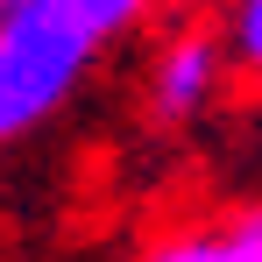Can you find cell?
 Listing matches in <instances>:
<instances>
[{
  "label": "cell",
  "instance_id": "6",
  "mask_svg": "<svg viewBox=\"0 0 262 262\" xmlns=\"http://www.w3.org/2000/svg\"><path fill=\"white\" fill-rule=\"evenodd\" d=\"M14 7H29V0H0V14H14Z\"/></svg>",
  "mask_w": 262,
  "mask_h": 262
},
{
  "label": "cell",
  "instance_id": "1",
  "mask_svg": "<svg viewBox=\"0 0 262 262\" xmlns=\"http://www.w3.org/2000/svg\"><path fill=\"white\" fill-rule=\"evenodd\" d=\"M92 57L99 43L57 0H29V7L0 14V142H21L50 114H64L71 92L85 85Z\"/></svg>",
  "mask_w": 262,
  "mask_h": 262
},
{
  "label": "cell",
  "instance_id": "4",
  "mask_svg": "<svg viewBox=\"0 0 262 262\" xmlns=\"http://www.w3.org/2000/svg\"><path fill=\"white\" fill-rule=\"evenodd\" d=\"M57 7H64V14L85 29L92 43H114V36H128V29L149 14V7H156V0H57Z\"/></svg>",
  "mask_w": 262,
  "mask_h": 262
},
{
  "label": "cell",
  "instance_id": "3",
  "mask_svg": "<svg viewBox=\"0 0 262 262\" xmlns=\"http://www.w3.org/2000/svg\"><path fill=\"white\" fill-rule=\"evenodd\" d=\"M142 262H262V206L220 220V227H199V234H170Z\"/></svg>",
  "mask_w": 262,
  "mask_h": 262
},
{
  "label": "cell",
  "instance_id": "2",
  "mask_svg": "<svg viewBox=\"0 0 262 262\" xmlns=\"http://www.w3.org/2000/svg\"><path fill=\"white\" fill-rule=\"evenodd\" d=\"M220 36L206 29H177L170 43L156 50V64H149V114L156 121H191V114H206V99L220 85Z\"/></svg>",
  "mask_w": 262,
  "mask_h": 262
},
{
  "label": "cell",
  "instance_id": "5",
  "mask_svg": "<svg viewBox=\"0 0 262 262\" xmlns=\"http://www.w3.org/2000/svg\"><path fill=\"white\" fill-rule=\"evenodd\" d=\"M220 57H234L248 78H262V0H234L227 7V43Z\"/></svg>",
  "mask_w": 262,
  "mask_h": 262
}]
</instances>
